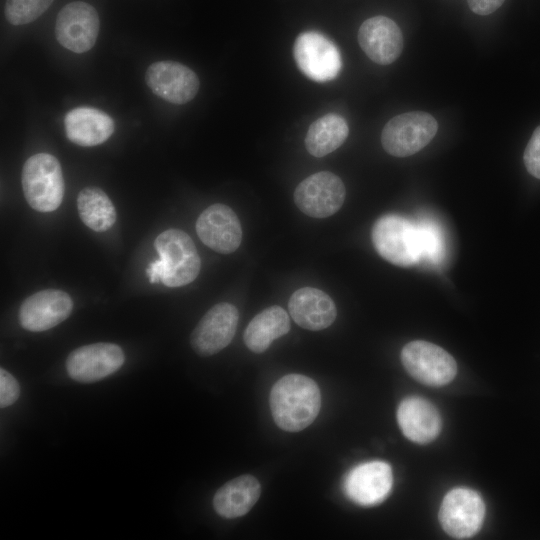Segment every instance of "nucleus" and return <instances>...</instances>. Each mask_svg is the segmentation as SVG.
Wrapping results in <instances>:
<instances>
[{
	"mask_svg": "<svg viewBox=\"0 0 540 540\" xmlns=\"http://www.w3.org/2000/svg\"><path fill=\"white\" fill-rule=\"evenodd\" d=\"M348 134L346 120L338 114L329 113L310 125L305 137V146L311 155L323 157L339 148Z\"/></svg>",
	"mask_w": 540,
	"mask_h": 540,
	"instance_id": "nucleus-23",
	"label": "nucleus"
},
{
	"mask_svg": "<svg viewBox=\"0 0 540 540\" xmlns=\"http://www.w3.org/2000/svg\"><path fill=\"white\" fill-rule=\"evenodd\" d=\"M397 421L405 437L418 444L433 441L441 430V417L436 407L418 396L401 401Z\"/></svg>",
	"mask_w": 540,
	"mask_h": 540,
	"instance_id": "nucleus-18",
	"label": "nucleus"
},
{
	"mask_svg": "<svg viewBox=\"0 0 540 540\" xmlns=\"http://www.w3.org/2000/svg\"><path fill=\"white\" fill-rule=\"evenodd\" d=\"M419 227L423 240L424 259L437 262L441 257L443 248L439 231L430 223H420Z\"/></svg>",
	"mask_w": 540,
	"mask_h": 540,
	"instance_id": "nucleus-26",
	"label": "nucleus"
},
{
	"mask_svg": "<svg viewBox=\"0 0 540 540\" xmlns=\"http://www.w3.org/2000/svg\"><path fill=\"white\" fill-rule=\"evenodd\" d=\"M288 309L296 324L311 331L329 327L337 315L336 306L330 296L313 287L296 290L289 299Z\"/></svg>",
	"mask_w": 540,
	"mask_h": 540,
	"instance_id": "nucleus-19",
	"label": "nucleus"
},
{
	"mask_svg": "<svg viewBox=\"0 0 540 540\" xmlns=\"http://www.w3.org/2000/svg\"><path fill=\"white\" fill-rule=\"evenodd\" d=\"M293 56L298 69L316 82L335 79L342 68L338 47L318 31L300 33L294 42Z\"/></svg>",
	"mask_w": 540,
	"mask_h": 540,
	"instance_id": "nucleus-7",
	"label": "nucleus"
},
{
	"mask_svg": "<svg viewBox=\"0 0 540 540\" xmlns=\"http://www.w3.org/2000/svg\"><path fill=\"white\" fill-rule=\"evenodd\" d=\"M196 232L209 248L221 254H230L242 241V228L235 212L224 204H213L198 217Z\"/></svg>",
	"mask_w": 540,
	"mask_h": 540,
	"instance_id": "nucleus-16",
	"label": "nucleus"
},
{
	"mask_svg": "<svg viewBox=\"0 0 540 540\" xmlns=\"http://www.w3.org/2000/svg\"><path fill=\"white\" fill-rule=\"evenodd\" d=\"M346 190L342 180L329 171L314 173L301 181L294 191V202L306 215L325 218L343 205Z\"/></svg>",
	"mask_w": 540,
	"mask_h": 540,
	"instance_id": "nucleus-9",
	"label": "nucleus"
},
{
	"mask_svg": "<svg viewBox=\"0 0 540 540\" xmlns=\"http://www.w3.org/2000/svg\"><path fill=\"white\" fill-rule=\"evenodd\" d=\"M523 160L527 171L540 179V126L534 130L525 148Z\"/></svg>",
	"mask_w": 540,
	"mask_h": 540,
	"instance_id": "nucleus-27",
	"label": "nucleus"
},
{
	"mask_svg": "<svg viewBox=\"0 0 540 540\" xmlns=\"http://www.w3.org/2000/svg\"><path fill=\"white\" fill-rule=\"evenodd\" d=\"M125 362L120 346L99 342L73 350L66 360L68 375L81 383L102 380L118 371Z\"/></svg>",
	"mask_w": 540,
	"mask_h": 540,
	"instance_id": "nucleus-11",
	"label": "nucleus"
},
{
	"mask_svg": "<svg viewBox=\"0 0 540 540\" xmlns=\"http://www.w3.org/2000/svg\"><path fill=\"white\" fill-rule=\"evenodd\" d=\"M159 259L150 263L147 275L151 283L162 282L167 287H181L194 281L201 261L191 237L182 230L168 229L154 241Z\"/></svg>",
	"mask_w": 540,
	"mask_h": 540,
	"instance_id": "nucleus-2",
	"label": "nucleus"
},
{
	"mask_svg": "<svg viewBox=\"0 0 540 540\" xmlns=\"http://www.w3.org/2000/svg\"><path fill=\"white\" fill-rule=\"evenodd\" d=\"M290 318L280 306L274 305L258 313L247 325L244 342L255 353L266 351L275 339L288 333Z\"/></svg>",
	"mask_w": 540,
	"mask_h": 540,
	"instance_id": "nucleus-22",
	"label": "nucleus"
},
{
	"mask_svg": "<svg viewBox=\"0 0 540 540\" xmlns=\"http://www.w3.org/2000/svg\"><path fill=\"white\" fill-rule=\"evenodd\" d=\"M358 42L365 54L375 63L389 65L403 50V35L399 26L386 16L365 20L358 31Z\"/></svg>",
	"mask_w": 540,
	"mask_h": 540,
	"instance_id": "nucleus-17",
	"label": "nucleus"
},
{
	"mask_svg": "<svg viewBox=\"0 0 540 540\" xmlns=\"http://www.w3.org/2000/svg\"><path fill=\"white\" fill-rule=\"evenodd\" d=\"M77 209L82 222L96 232L109 230L116 221V209L112 201L97 187H86L79 192Z\"/></svg>",
	"mask_w": 540,
	"mask_h": 540,
	"instance_id": "nucleus-24",
	"label": "nucleus"
},
{
	"mask_svg": "<svg viewBox=\"0 0 540 540\" xmlns=\"http://www.w3.org/2000/svg\"><path fill=\"white\" fill-rule=\"evenodd\" d=\"M53 0H6L5 17L12 25H24L39 18Z\"/></svg>",
	"mask_w": 540,
	"mask_h": 540,
	"instance_id": "nucleus-25",
	"label": "nucleus"
},
{
	"mask_svg": "<svg viewBox=\"0 0 540 540\" xmlns=\"http://www.w3.org/2000/svg\"><path fill=\"white\" fill-rule=\"evenodd\" d=\"M20 395L17 380L4 368L0 369V406L8 407L16 402Z\"/></svg>",
	"mask_w": 540,
	"mask_h": 540,
	"instance_id": "nucleus-28",
	"label": "nucleus"
},
{
	"mask_svg": "<svg viewBox=\"0 0 540 540\" xmlns=\"http://www.w3.org/2000/svg\"><path fill=\"white\" fill-rule=\"evenodd\" d=\"M401 362L406 371L417 381L439 387L451 382L457 373L455 359L438 345L415 340L401 350Z\"/></svg>",
	"mask_w": 540,
	"mask_h": 540,
	"instance_id": "nucleus-6",
	"label": "nucleus"
},
{
	"mask_svg": "<svg viewBox=\"0 0 540 540\" xmlns=\"http://www.w3.org/2000/svg\"><path fill=\"white\" fill-rule=\"evenodd\" d=\"M151 91L173 104L191 101L199 90V79L189 67L175 61L152 63L145 76Z\"/></svg>",
	"mask_w": 540,
	"mask_h": 540,
	"instance_id": "nucleus-14",
	"label": "nucleus"
},
{
	"mask_svg": "<svg viewBox=\"0 0 540 540\" xmlns=\"http://www.w3.org/2000/svg\"><path fill=\"white\" fill-rule=\"evenodd\" d=\"M238 310L230 303H218L199 321L191 333L190 343L200 356H211L230 344L238 324Z\"/></svg>",
	"mask_w": 540,
	"mask_h": 540,
	"instance_id": "nucleus-12",
	"label": "nucleus"
},
{
	"mask_svg": "<svg viewBox=\"0 0 540 540\" xmlns=\"http://www.w3.org/2000/svg\"><path fill=\"white\" fill-rule=\"evenodd\" d=\"M100 29L96 9L83 1L66 4L58 13L55 23L57 41L75 53L89 51L95 44Z\"/></svg>",
	"mask_w": 540,
	"mask_h": 540,
	"instance_id": "nucleus-10",
	"label": "nucleus"
},
{
	"mask_svg": "<svg viewBox=\"0 0 540 540\" xmlns=\"http://www.w3.org/2000/svg\"><path fill=\"white\" fill-rule=\"evenodd\" d=\"M392 484L393 474L390 465L376 460L353 467L344 478L343 490L354 503L374 506L387 498Z\"/></svg>",
	"mask_w": 540,
	"mask_h": 540,
	"instance_id": "nucleus-13",
	"label": "nucleus"
},
{
	"mask_svg": "<svg viewBox=\"0 0 540 540\" xmlns=\"http://www.w3.org/2000/svg\"><path fill=\"white\" fill-rule=\"evenodd\" d=\"M270 410L276 425L288 432L308 427L321 408V393L317 383L302 374L281 377L271 388Z\"/></svg>",
	"mask_w": 540,
	"mask_h": 540,
	"instance_id": "nucleus-1",
	"label": "nucleus"
},
{
	"mask_svg": "<svg viewBox=\"0 0 540 540\" xmlns=\"http://www.w3.org/2000/svg\"><path fill=\"white\" fill-rule=\"evenodd\" d=\"M371 237L377 253L393 265L410 267L424 259L419 224L403 216H381L372 227Z\"/></svg>",
	"mask_w": 540,
	"mask_h": 540,
	"instance_id": "nucleus-3",
	"label": "nucleus"
},
{
	"mask_svg": "<svg viewBox=\"0 0 540 540\" xmlns=\"http://www.w3.org/2000/svg\"><path fill=\"white\" fill-rule=\"evenodd\" d=\"M505 0H467L472 12L478 15H489L495 12Z\"/></svg>",
	"mask_w": 540,
	"mask_h": 540,
	"instance_id": "nucleus-29",
	"label": "nucleus"
},
{
	"mask_svg": "<svg viewBox=\"0 0 540 540\" xmlns=\"http://www.w3.org/2000/svg\"><path fill=\"white\" fill-rule=\"evenodd\" d=\"M261 486L258 479L246 474L221 486L214 495L213 507L220 516L233 519L247 514L258 501Z\"/></svg>",
	"mask_w": 540,
	"mask_h": 540,
	"instance_id": "nucleus-21",
	"label": "nucleus"
},
{
	"mask_svg": "<svg viewBox=\"0 0 540 540\" xmlns=\"http://www.w3.org/2000/svg\"><path fill=\"white\" fill-rule=\"evenodd\" d=\"M73 309L69 294L58 289H46L29 296L19 309L20 325L32 332L51 329L66 320Z\"/></svg>",
	"mask_w": 540,
	"mask_h": 540,
	"instance_id": "nucleus-15",
	"label": "nucleus"
},
{
	"mask_svg": "<svg viewBox=\"0 0 540 540\" xmlns=\"http://www.w3.org/2000/svg\"><path fill=\"white\" fill-rule=\"evenodd\" d=\"M438 130L436 119L423 111L397 115L384 126L381 143L384 150L395 157L411 156L423 149Z\"/></svg>",
	"mask_w": 540,
	"mask_h": 540,
	"instance_id": "nucleus-5",
	"label": "nucleus"
},
{
	"mask_svg": "<svg viewBox=\"0 0 540 540\" xmlns=\"http://www.w3.org/2000/svg\"><path fill=\"white\" fill-rule=\"evenodd\" d=\"M67 138L83 147L102 144L114 132V120L105 112L93 107H77L64 119Z\"/></svg>",
	"mask_w": 540,
	"mask_h": 540,
	"instance_id": "nucleus-20",
	"label": "nucleus"
},
{
	"mask_svg": "<svg viewBox=\"0 0 540 540\" xmlns=\"http://www.w3.org/2000/svg\"><path fill=\"white\" fill-rule=\"evenodd\" d=\"M22 188L28 204L39 212H52L62 203L65 184L58 159L48 153L29 157L22 168Z\"/></svg>",
	"mask_w": 540,
	"mask_h": 540,
	"instance_id": "nucleus-4",
	"label": "nucleus"
},
{
	"mask_svg": "<svg viewBox=\"0 0 540 540\" xmlns=\"http://www.w3.org/2000/svg\"><path fill=\"white\" fill-rule=\"evenodd\" d=\"M485 517V504L479 493L469 488H454L442 500L439 510L441 526L457 539L474 536Z\"/></svg>",
	"mask_w": 540,
	"mask_h": 540,
	"instance_id": "nucleus-8",
	"label": "nucleus"
}]
</instances>
